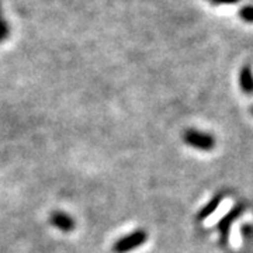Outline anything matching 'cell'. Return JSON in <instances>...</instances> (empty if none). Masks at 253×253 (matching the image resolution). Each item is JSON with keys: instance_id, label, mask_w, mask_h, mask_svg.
Listing matches in <instances>:
<instances>
[{"instance_id": "obj_1", "label": "cell", "mask_w": 253, "mask_h": 253, "mask_svg": "<svg viewBox=\"0 0 253 253\" xmlns=\"http://www.w3.org/2000/svg\"><path fill=\"white\" fill-rule=\"evenodd\" d=\"M183 141L187 145H190L191 148L194 149H199V151H212L215 148V138L204 132V131H199V129H187L184 131L183 134Z\"/></svg>"}, {"instance_id": "obj_2", "label": "cell", "mask_w": 253, "mask_h": 253, "mask_svg": "<svg viewBox=\"0 0 253 253\" xmlns=\"http://www.w3.org/2000/svg\"><path fill=\"white\" fill-rule=\"evenodd\" d=\"M245 211V206L242 204H236L235 207H232L228 212H226L224 217L219 219L218 222L217 229L219 232V238H221V244L225 245L229 239V232H231V228L234 225L238 218L242 215V212Z\"/></svg>"}, {"instance_id": "obj_3", "label": "cell", "mask_w": 253, "mask_h": 253, "mask_svg": "<svg viewBox=\"0 0 253 253\" xmlns=\"http://www.w3.org/2000/svg\"><path fill=\"white\" fill-rule=\"evenodd\" d=\"M146 239H148L146 232L142 231V229H139V231H135L132 234H128V235L123 236L121 239H118L117 242L114 244V246H113V251L116 253L131 252V251L136 249L138 246L144 245L146 242Z\"/></svg>"}, {"instance_id": "obj_4", "label": "cell", "mask_w": 253, "mask_h": 253, "mask_svg": "<svg viewBox=\"0 0 253 253\" xmlns=\"http://www.w3.org/2000/svg\"><path fill=\"white\" fill-rule=\"evenodd\" d=\"M49 221H51V224L55 228H58L62 232H71L75 228V221L68 214L61 212V211H55L54 214L51 215V218H49Z\"/></svg>"}, {"instance_id": "obj_5", "label": "cell", "mask_w": 253, "mask_h": 253, "mask_svg": "<svg viewBox=\"0 0 253 253\" xmlns=\"http://www.w3.org/2000/svg\"><path fill=\"white\" fill-rule=\"evenodd\" d=\"M239 86L244 93L253 94V71L249 65L244 66L239 72Z\"/></svg>"}, {"instance_id": "obj_6", "label": "cell", "mask_w": 253, "mask_h": 253, "mask_svg": "<svg viewBox=\"0 0 253 253\" xmlns=\"http://www.w3.org/2000/svg\"><path fill=\"white\" fill-rule=\"evenodd\" d=\"M222 200H224V194H217V196H214L204 207L200 210L199 217L197 218H199L200 221H203V219H206V218H208L210 215H212V214L218 210L219 204L222 203Z\"/></svg>"}, {"instance_id": "obj_7", "label": "cell", "mask_w": 253, "mask_h": 253, "mask_svg": "<svg viewBox=\"0 0 253 253\" xmlns=\"http://www.w3.org/2000/svg\"><path fill=\"white\" fill-rule=\"evenodd\" d=\"M10 34L9 23L1 16V4H0V42H3Z\"/></svg>"}, {"instance_id": "obj_8", "label": "cell", "mask_w": 253, "mask_h": 253, "mask_svg": "<svg viewBox=\"0 0 253 253\" xmlns=\"http://www.w3.org/2000/svg\"><path fill=\"white\" fill-rule=\"evenodd\" d=\"M239 16L241 18L246 21V23H253V6L252 4H249V6H245L241 9L239 11Z\"/></svg>"}, {"instance_id": "obj_9", "label": "cell", "mask_w": 253, "mask_h": 253, "mask_svg": "<svg viewBox=\"0 0 253 253\" xmlns=\"http://www.w3.org/2000/svg\"><path fill=\"white\" fill-rule=\"evenodd\" d=\"M214 4H235L239 0H210Z\"/></svg>"}]
</instances>
